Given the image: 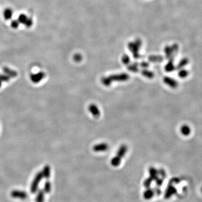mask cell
I'll return each instance as SVG.
<instances>
[{"instance_id":"cell-1","label":"cell","mask_w":202,"mask_h":202,"mask_svg":"<svg viewBox=\"0 0 202 202\" xmlns=\"http://www.w3.org/2000/svg\"><path fill=\"white\" fill-rule=\"evenodd\" d=\"M129 79V75L125 74H120L117 75H114L110 76L109 77L103 78L101 81L102 83L105 86H110L112 82H125Z\"/></svg>"},{"instance_id":"cell-2","label":"cell","mask_w":202,"mask_h":202,"mask_svg":"<svg viewBox=\"0 0 202 202\" xmlns=\"http://www.w3.org/2000/svg\"><path fill=\"white\" fill-rule=\"evenodd\" d=\"M4 74H0V88L2 84L4 82H7L12 78L17 76L18 73L16 71L13 70L8 67H4L3 68Z\"/></svg>"},{"instance_id":"cell-3","label":"cell","mask_w":202,"mask_h":202,"mask_svg":"<svg viewBox=\"0 0 202 202\" xmlns=\"http://www.w3.org/2000/svg\"><path fill=\"white\" fill-rule=\"evenodd\" d=\"M18 20L20 24H22L28 28H31L33 24V19L24 13L19 15L18 18Z\"/></svg>"},{"instance_id":"cell-4","label":"cell","mask_w":202,"mask_h":202,"mask_svg":"<svg viewBox=\"0 0 202 202\" xmlns=\"http://www.w3.org/2000/svg\"><path fill=\"white\" fill-rule=\"evenodd\" d=\"M46 76V74L43 71H40L37 74H32L30 76L31 81L34 83H38Z\"/></svg>"},{"instance_id":"cell-5","label":"cell","mask_w":202,"mask_h":202,"mask_svg":"<svg viewBox=\"0 0 202 202\" xmlns=\"http://www.w3.org/2000/svg\"><path fill=\"white\" fill-rule=\"evenodd\" d=\"M163 82L168 87L173 88V89L177 88V87L179 85V83L176 80H175L172 78H170V77H168V76H165L163 78Z\"/></svg>"},{"instance_id":"cell-6","label":"cell","mask_w":202,"mask_h":202,"mask_svg":"<svg viewBox=\"0 0 202 202\" xmlns=\"http://www.w3.org/2000/svg\"><path fill=\"white\" fill-rule=\"evenodd\" d=\"M89 111L93 114V116L96 118H98L100 116L101 112L98 109V107L96 105L92 104L89 106Z\"/></svg>"},{"instance_id":"cell-7","label":"cell","mask_w":202,"mask_h":202,"mask_svg":"<svg viewBox=\"0 0 202 202\" xmlns=\"http://www.w3.org/2000/svg\"><path fill=\"white\" fill-rule=\"evenodd\" d=\"M180 132L183 135L188 136L190 135V134H191L192 130L189 125L185 124L182 125V126L180 127Z\"/></svg>"},{"instance_id":"cell-8","label":"cell","mask_w":202,"mask_h":202,"mask_svg":"<svg viewBox=\"0 0 202 202\" xmlns=\"http://www.w3.org/2000/svg\"><path fill=\"white\" fill-rule=\"evenodd\" d=\"M108 148V145L106 143H101L94 146L93 150L95 152L105 151Z\"/></svg>"},{"instance_id":"cell-9","label":"cell","mask_w":202,"mask_h":202,"mask_svg":"<svg viewBox=\"0 0 202 202\" xmlns=\"http://www.w3.org/2000/svg\"><path fill=\"white\" fill-rule=\"evenodd\" d=\"M3 15H4V19L6 20H9L13 17V11L11 8H6L4 9Z\"/></svg>"},{"instance_id":"cell-10","label":"cell","mask_w":202,"mask_h":202,"mask_svg":"<svg viewBox=\"0 0 202 202\" xmlns=\"http://www.w3.org/2000/svg\"><path fill=\"white\" fill-rule=\"evenodd\" d=\"M189 75V72L188 70L184 69H180V70L178 72V76L181 79H185L187 78Z\"/></svg>"},{"instance_id":"cell-11","label":"cell","mask_w":202,"mask_h":202,"mask_svg":"<svg viewBox=\"0 0 202 202\" xmlns=\"http://www.w3.org/2000/svg\"><path fill=\"white\" fill-rule=\"evenodd\" d=\"M126 151H127V147L125 145H122L119 148V150H118V152H117L118 157L120 158L123 157L125 153L126 152Z\"/></svg>"},{"instance_id":"cell-12","label":"cell","mask_w":202,"mask_h":202,"mask_svg":"<svg viewBox=\"0 0 202 202\" xmlns=\"http://www.w3.org/2000/svg\"><path fill=\"white\" fill-rule=\"evenodd\" d=\"M141 74L144 76L146 78H149V79H152L154 77V73L152 71L147 70H144L141 71Z\"/></svg>"},{"instance_id":"cell-13","label":"cell","mask_w":202,"mask_h":202,"mask_svg":"<svg viewBox=\"0 0 202 202\" xmlns=\"http://www.w3.org/2000/svg\"><path fill=\"white\" fill-rule=\"evenodd\" d=\"M176 68H175V67L174 65L173 62H172L171 60L169 62L167 65H166V66H165V70L168 73L172 72V71L174 70Z\"/></svg>"},{"instance_id":"cell-14","label":"cell","mask_w":202,"mask_h":202,"mask_svg":"<svg viewBox=\"0 0 202 202\" xmlns=\"http://www.w3.org/2000/svg\"><path fill=\"white\" fill-rule=\"evenodd\" d=\"M188 63V60L186 58H184L183 60H182L181 61L179 62V64H178V65L176 67L177 69H183V67H184L185 66H186Z\"/></svg>"},{"instance_id":"cell-15","label":"cell","mask_w":202,"mask_h":202,"mask_svg":"<svg viewBox=\"0 0 202 202\" xmlns=\"http://www.w3.org/2000/svg\"><path fill=\"white\" fill-rule=\"evenodd\" d=\"M163 60L162 57L158 56H152L149 58V60L151 62H161Z\"/></svg>"},{"instance_id":"cell-16","label":"cell","mask_w":202,"mask_h":202,"mask_svg":"<svg viewBox=\"0 0 202 202\" xmlns=\"http://www.w3.org/2000/svg\"><path fill=\"white\" fill-rule=\"evenodd\" d=\"M19 25H20V23L18 22V20H13L11 22V26L14 29H18Z\"/></svg>"},{"instance_id":"cell-17","label":"cell","mask_w":202,"mask_h":202,"mask_svg":"<svg viewBox=\"0 0 202 202\" xmlns=\"http://www.w3.org/2000/svg\"><path fill=\"white\" fill-rule=\"evenodd\" d=\"M128 70H129L132 71L133 73H136L138 71V69L137 67V64H135L134 65H130L128 66Z\"/></svg>"},{"instance_id":"cell-18","label":"cell","mask_w":202,"mask_h":202,"mask_svg":"<svg viewBox=\"0 0 202 202\" xmlns=\"http://www.w3.org/2000/svg\"><path fill=\"white\" fill-rule=\"evenodd\" d=\"M120 163V158L119 157H115L112 159V164L114 166H117Z\"/></svg>"},{"instance_id":"cell-19","label":"cell","mask_w":202,"mask_h":202,"mask_svg":"<svg viewBox=\"0 0 202 202\" xmlns=\"http://www.w3.org/2000/svg\"><path fill=\"white\" fill-rule=\"evenodd\" d=\"M123 62L124 64L127 65L130 62V58L127 55H125L123 57Z\"/></svg>"},{"instance_id":"cell-20","label":"cell","mask_w":202,"mask_h":202,"mask_svg":"<svg viewBox=\"0 0 202 202\" xmlns=\"http://www.w3.org/2000/svg\"><path fill=\"white\" fill-rule=\"evenodd\" d=\"M74 59L75 61L79 62L82 60V56L79 54H76L74 56Z\"/></svg>"},{"instance_id":"cell-21","label":"cell","mask_w":202,"mask_h":202,"mask_svg":"<svg viewBox=\"0 0 202 202\" xmlns=\"http://www.w3.org/2000/svg\"><path fill=\"white\" fill-rule=\"evenodd\" d=\"M141 66L142 67L147 68V67L149 66V64L147 63V62H141Z\"/></svg>"},{"instance_id":"cell-22","label":"cell","mask_w":202,"mask_h":202,"mask_svg":"<svg viewBox=\"0 0 202 202\" xmlns=\"http://www.w3.org/2000/svg\"><path fill=\"white\" fill-rule=\"evenodd\" d=\"M201 192H202V189H201Z\"/></svg>"}]
</instances>
